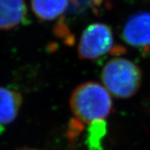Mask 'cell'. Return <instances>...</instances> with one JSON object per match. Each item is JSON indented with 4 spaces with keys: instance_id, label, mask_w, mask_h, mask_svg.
<instances>
[{
    "instance_id": "1",
    "label": "cell",
    "mask_w": 150,
    "mask_h": 150,
    "mask_svg": "<svg viewBox=\"0 0 150 150\" xmlns=\"http://www.w3.org/2000/svg\"><path fill=\"white\" fill-rule=\"evenodd\" d=\"M69 105L74 117V130L83 124L105 120L111 113L112 100L104 86L95 82H87L75 88L71 93Z\"/></svg>"
},
{
    "instance_id": "2",
    "label": "cell",
    "mask_w": 150,
    "mask_h": 150,
    "mask_svg": "<svg viewBox=\"0 0 150 150\" xmlns=\"http://www.w3.org/2000/svg\"><path fill=\"white\" fill-rule=\"evenodd\" d=\"M102 81L110 94L120 98L134 96L139 89L142 74L133 61L117 56L108 60L102 70Z\"/></svg>"
},
{
    "instance_id": "3",
    "label": "cell",
    "mask_w": 150,
    "mask_h": 150,
    "mask_svg": "<svg viewBox=\"0 0 150 150\" xmlns=\"http://www.w3.org/2000/svg\"><path fill=\"white\" fill-rule=\"evenodd\" d=\"M123 53V48L114 45L111 28L101 23H95L86 28L78 46L79 56L84 60H94L107 54L118 56Z\"/></svg>"
},
{
    "instance_id": "4",
    "label": "cell",
    "mask_w": 150,
    "mask_h": 150,
    "mask_svg": "<svg viewBox=\"0 0 150 150\" xmlns=\"http://www.w3.org/2000/svg\"><path fill=\"white\" fill-rule=\"evenodd\" d=\"M123 40L145 54H150V13L140 12L131 16L124 24Z\"/></svg>"
},
{
    "instance_id": "5",
    "label": "cell",
    "mask_w": 150,
    "mask_h": 150,
    "mask_svg": "<svg viewBox=\"0 0 150 150\" xmlns=\"http://www.w3.org/2000/svg\"><path fill=\"white\" fill-rule=\"evenodd\" d=\"M28 22L23 0H0V29L8 30Z\"/></svg>"
},
{
    "instance_id": "6",
    "label": "cell",
    "mask_w": 150,
    "mask_h": 150,
    "mask_svg": "<svg viewBox=\"0 0 150 150\" xmlns=\"http://www.w3.org/2000/svg\"><path fill=\"white\" fill-rule=\"evenodd\" d=\"M22 104L23 96L19 92L10 88L0 87V129L14 121Z\"/></svg>"
},
{
    "instance_id": "7",
    "label": "cell",
    "mask_w": 150,
    "mask_h": 150,
    "mask_svg": "<svg viewBox=\"0 0 150 150\" xmlns=\"http://www.w3.org/2000/svg\"><path fill=\"white\" fill-rule=\"evenodd\" d=\"M36 16L43 20H53L63 14L69 6V0H31Z\"/></svg>"
},
{
    "instance_id": "8",
    "label": "cell",
    "mask_w": 150,
    "mask_h": 150,
    "mask_svg": "<svg viewBox=\"0 0 150 150\" xmlns=\"http://www.w3.org/2000/svg\"><path fill=\"white\" fill-rule=\"evenodd\" d=\"M106 134L105 120H98L88 125L86 144L89 150H101V144Z\"/></svg>"
},
{
    "instance_id": "9",
    "label": "cell",
    "mask_w": 150,
    "mask_h": 150,
    "mask_svg": "<svg viewBox=\"0 0 150 150\" xmlns=\"http://www.w3.org/2000/svg\"><path fill=\"white\" fill-rule=\"evenodd\" d=\"M16 150H41V149H32V148H23V149H16Z\"/></svg>"
}]
</instances>
